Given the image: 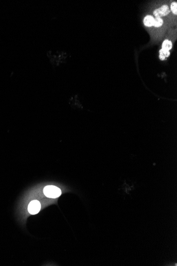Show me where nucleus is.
Listing matches in <instances>:
<instances>
[{
  "mask_svg": "<svg viewBox=\"0 0 177 266\" xmlns=\"http://www.w3.org/2000/svg\"><path fill=\"white\" fill-rule=\"evenodd\" d=\"M44 193L47 197L56 198L61 196V190L55 186L48 185L44 188Z\"/></svg>",
  "mask_w": 177,
  "mask_h": 266,
  "instance_id": "1",
  "label": "nucleus"
},
{
  "mask_svg": "<svg viewBox=\"0 0 177 266\" xmlns=\"http://www.w3.org/2000/svg\"><path fill=\"white\" fill-rule=\"evenodd\" d=\"M170 12V10L168 6L167 5H164L159 8L155 10L153 12V15L156 17L161 18L162 17H164L169 15Z\"/></svg>",
  "mask_w": 177,
  "mask_h": 266,
  "instance_id": "2",
  "label": "nucleus"
},
{
  "mask_svg": "<svg viewBox=\"0 0 177 266\" xmlns=\"http://www.w3.org/2000/svg\"><path fill=\"white\" fill-rule=\"evenodd\" d=\"M41 208V203L37 200H34L31 201L28 205V211L29 213L32 215H35L38 213Z\"/></svg>",
  "mask_w": 177,
  "mask_h": 266,
  "instance_id": "3",
  "label": "nucleus"
},
{
  "mask_svg": "<svg viewBox=\"0 0 177 266\" xmlns=\"http://www.w3.org/2000/svg\"><path fill=\"white\" fill-rule=\"evenodd\" d=\"M144 24L145 26L152 27L154 26V18L151 15H146L144 19Z\"/></svg>",
  "mask_w": 177,
  "mask_h": 266,
  "instance_id": "4",
  "label": "nucleus"
},
{
  "mask_svg": "<svg viewBox=\"0 0 177 266\" xmlns=\"http://www.w3.org/2000/svg\"><path fill=\"white\" fill-rule=\"evenodd\" d=\"M172 44L171 41H169L168 39H166L163 42L162 49L170 51V50L172 49Z\"/></svg>",
  "mask_w": 177,
  "mask_h": 266,
  "instance_id": "5",
  "label": "nucleus"
},
{
  "mask_svg": "<svg viewBox=\"0 0 177 266\" xmlns=\"http://www.w3.org/2000/svg\"><path fill=\"white\" fill-rule=\"evenodd\" d=\"M159 58L161 60H164L166 58H168L170 55V51H166L164 49H161L159 51Z\"/></svg>",
  "mask_w": 177,
  "mask_h": 266,
  "instance_id": "6",
  "label": "nucleus"
},
{
  "mask_svg": "<svg viewBox=\"0 0 177 266\" xmlns=\"http://www.w3.org/2000/svg\"><path fill=\"white\" fill-rule=\"evenodd\" d=\"M163 24V20L161 18L156 17L154 18V23L153 26L155 27H161Z\"/></svg>",
  "mask_w": 177,
  "mask_h": 266,
  "instance_id": "7",
  "label": "nucleus"
},
{
  "mask_svg": "<svg viewBox=\"0 0 177 266\" xmlns=\"http://www.w3.org/2000/svg\"><path fill=\"white\" fill-rule=\"evenodd\" d=\"M170 8H171V11L173 13H174V15H177V2H172L171 4V6H170Z\"/></svg>",
  "mask_w": 177,
  "mask_h": 266,
  "instance_id": "8",
  "label": "nucleus"
}]
</instances>
